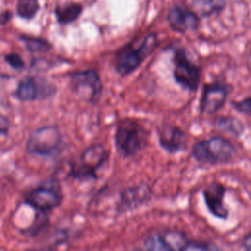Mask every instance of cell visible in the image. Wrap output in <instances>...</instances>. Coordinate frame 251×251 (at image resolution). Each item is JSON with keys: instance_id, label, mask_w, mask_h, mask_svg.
<instances>
[{"instance_id": "obj_1", "label": "cell", "mask_w": 251, "mask_h": 251, "mask_svg": "<svg viewBox=\"0 0 251 251\" xmlns=\"http://www.w3.org/2000/svg\"><path fill=\"white\" fill-rule=\"evenodd\" d=\"M158 45L159 38L156 32L146 34L138 44L135 40L125 44L114 56L115 72L122 77L129 75L141 66Z\"/></svg>"}, {"instance_id": "obj_2", "label": "cell", "mask_w": 251, "mask_h": 251, "mask_svg": "<svg viewBox=\"0 0 251 251\" xmlns=\"http://www.w3.org/2000/svg\"><path fill=\"white\" fill-rule=\"evenodd\" d=\"M150 131L134 119L121 120L115 130L114 142L117 153L125 159L135 157L148 144Z\"/></svg>"}, {"instance_id": "obj_3", "label": "cell", "mask_w": 251, "mask_h": 251, "mask_svg": "<svg viewBox=\"0 0 251 251\" xmlns=\"http://www.w3.org/2000/svg\"><path fill=\"white\" fill-rule=\"evenodd\" d=\"M109 159V150L102 143H93L70 162L68 176L77 181H94L98 179V172L108 164Z\"/></svg>"}, {"instance_id": "obj_4", "label": "cell", "mask_w": 251, "mask_h": 251, "mask_svg": "<svg viewBox=\"0 0 251 251\" xmlns=\"http://www.w3.org/2000/svg\"><path fill=\"white\" fill-rule=\"evenodd\" d=\"M191 155L202 165H225L234 160L237 155L236 146L223 136H213L195 142L191 148Z\"/></svg>"}, {"instance_id": "obj_5", "label": "cell", "mask_w": 251, "mask_h": 251, "mask_svg": "<svg viewBox=\"0 0 251 251\" xmlns=\"http://www.w3.org/2000/svg\"><path fill=\"white\" fill-rule=\"evenodd\" d=\"M63 199L64 194L60 181L51 178L28 190L25 195L24 202L36 212L49 214L61 206Z\"/></svg>"}, {"instance_id": "obj_6", "label": "cell", "mask_w": 251, "mask_h": 251, "mask_svg": "<svg viewBox=\"0 0 251 251\" xmlns=\"http://www.w3.org/2000/svg\"><path fill=\"white\" fill-rule=\"evenodd\" d=\"M63 134L56 126H43L36 128L26 142V152L44 158H54L63 150Z\"/></svg>"}, {"instance_id": "obj_7", "label": "cell", "mask_w": 251, "mask_h": 251, "mask_svg": "<svg viewBox=\"0 0 251 251\" xmlns=\"http://www.w3.org/2000/svg\"><path fill=\"white\" fill-rule=\"evenodd\" d=\"M172 63L175 81L182 88L196 92L200 85L202 71L198 65L190 60L183 47L179 46L174 49Z\"/></svg>"}, {"instance_id": "obj_8", "label": "cell", "mask_w": 251, "mask_h": 251, "mask_svg": "<svg viewBox=\"0 0 251 251\" xmlns=\"http://www.w3.org/2000/svg\"><path fill=\"white\" fill-rule=\"evenodd\" d=\"M69 86L80 99L95 104L103 92V83L99 74L93 70L75 71L69 75Z\"/></svg>"}, {"instance_id": "obj_9", "label": "cell", "mask_w": 251, "mask_h": 251, "mask_svg": "<svg viewBox=\"0 0 251 251\" xmlns=\"http://www.w3.org/2000/svg\"><path fill=\"white\" fill-rule=\"evenodd\" d=\"M56 92V85L45 77L26 75L18 82L13 95L22 102H32L52 97Z\"/></svg>"}, {"instance_id": "obj_10", "label": "cell", "mask_w": 251, "mask_h": 251, "mask_svg": "<svg viewBox=\"0 0 251 251\" xmlns=\"http://www.w3.org/2000/svg\"><path fill=\"white\" fill-rule=\"evenodd\" d=\"M232 90L231 84L221 80L204 84L199 103L200 112L207 115L217 113L225 106Z\"/></svg>"}, {"instance_id": "obj_11", "label": "cell", "mask_w": 251, "mask_h": 251, "mask_svg": "<svg viewBox=\"0 0 251 251\" xmlns=\"http://www.w3.org/2000/svg\"><path fill=\"white\" fill-rule=\"evenodd\" d=\"M153 190L145 182L125 188L120 192L119 202L116 207L118 215L134 211L147 204L152 198Z\"/></svg>"}, {"instance_id": "obj_12", "label": "cell", "mask_w": 251, "mask_h": 251, "mask_svg": "<svg viewBox=\"0 0 251 251\" xmlns=\"http://www.w3.org/2000/svg\"><path fill=\"white\" fill-rule=\"evenodd\" d=\"M188 239L186 234L180 230L168 229L148 235L143 242V247L147 250L179 251L184 250Z\"/></svg>"}, {"instance_id": "obj_13", "label": "cell", "mask_w": 251, "mask_h": 251, "mask_svg": "<svg viewBox=\"0 0 251 251\" xmlns=\"http://www.w3.org/2000/svg\"><path fill=\"white\" fill-rule=\"evenodd\" d=\"M156 131L160 146L169 154L187 150L188 135L182 128L171 124H162L156 127Z\"/></svg>"}, {"instance_id": "obj_14", "label": "cell", "mask_w": 251, "mask_h": 251, "mask_svg": "<svg viewBox=\"0 0 251 251\" xmlns=\"http://www.w3.org/2000/svg\"><path fill=\"white\" fill-rule=\"evenodd\" d=\"M167 21L171 28L179 33L195 31L200 25V20L196 13L181 4L171 7L167 15Z\"/></svg>"}, {"instance_id": "obj_15", "label": "cell", "mask_w": 251, "mask_h": 251, "mask_svg": "<svg viewBox=\"0 0 251 251\" xmlns=\"http://www.w3.org/2000/svg\"><path fill=\"white\" fill-rule=\"evenodd\" d=\"M202 193L209 213L217 219L227 220L229 210L225 205L226 187L219 181H213L203 189Z\"/></svg>"}, {"instance_id": "obj_16", "label": "cell", "mask_w": 251, "mask_h": 251, "mask_svg": "<svg viewBox=\"0 0 251 251\" xmlns=\"http://www.w3.org/2000/svg\"><path fill=\"white\" fill-rule=\"evenodd\" d=\"M215 126L221 131L239 137L245 130L244 124L237 118L231 116H220L215 121Z\"/></svg>"}, {"instance_id": "obj_17", "label": "cell", "mask_w": 251, "mask_h": 251, "mask_svg": "<svg viewBox=\"0 0 251 251\" xmlns=\"http://www.w3.org/2000/svg\"><path fill=\"white\" fill-rule=\"evenodd\" d=\"M82 6L77 3H68L55 9V16L59 24L68 25L76 21L82 13Z\"/></svg>"}, {"instance_id": "obj_18", "label": "cell", "mask_w": 251, "mask_h": 251, "mask_svg": "<svg viewBox=\"0 0 251 251\" xmlns=\"http://www.w3.org/2000/svg\"><path fill=\"white\" fill-rule=\"evenodd\" d=\"M20 40L31 53H46L52 49V44L48 40L41 37L21 35Z\"/></svg>"}, {"instance_id": "obj_19", "label": "cell", "mask_w": 251, "mask_h": 251, "mask_svg": "<svg viewBox=\"0 0 251 251\" xmlns=\"http://www.w3.org/2000/svg\"><path fill=\"white\" fill-rule=\"evenodd\" d=\"M192 3L203 17H208L220 12L225 6L226 0H192Z\"/></svg>"}, {"instance_id": "obj_20", "label": "cell", "mask_w": 251, "mask_h": 251, "mask_svg": "<svg viewBox=\"0 0 251 251\" xmlns=\"http://www.w3.org/2000/svg\"><path fill=\"white\" fill-rule=\"evenodd\" d=\"M39 10L38 0H19L16 11L20 18L25 20H31L35 17Z\"/></svg>"}, {"instance_id": "obj_21", "label": "cell", "mask_w": 251, "mask_h": 251, "mask_svg": "<svg viewBox=\"0 0 251 251\" xmlns=\"http://www.w3.org/2000/svg\"><path fill=\"white\" fill-rule=\"evenodd\" d=\"M48 226V214L36 212L35 218L32 224L25 229L23 230V233L28 236H37L46 226Z\"/></svg>"}, {"instance_id": "obj_22", "label": "cell", "mask_w": 251, "mask_h": 251, "mask_svg": "<svg viewBox=\"0 0 251 251\" xmlns=\"http://www.w3.org/2000/svg\"><path fill=\"white\" fill-rule=\"evenodd\" d=\"M4 60L14 70L22 71L25 68V61L23 60L21 55H19L18 53H8V54L4 55Z\"/></svg>"}, {"instance_id": "obj_23", "label": "cell", "mask_w": 251, "mask_h": 251, "mask_svg": "<svg viewBox=\"0 0 251 251\" xmlns=\"http://www.w3.org/2000/svg\"><path fill=\"white\" fill-rule=\"evenodd\" d=\"M213 249H219V248L206 241L191 240V239H188L184 247V250H213Z\"/></svg>"}, {"instance_id": "obj_24", "label": "cell", "mask_w": 251, "mask_h": 251, "mask_svg": "<svg viewBox=\"0 0 251 251\" xmlns=\"http://www.w3.org/2000/svg\"><path fill=\"white\" fill-rule=\"evenodd\" d=\"M250 104H251V101H250V96H247L245 97L244 99L240 100V101H231L230 105L231 107L238 113H241L243 115H246V116H250Z\"/></svg>"}, {"instance_id": "obj_25", "label": "cell", "mask_w": 251, "mask_h": 251, "mask_svg": "<svg viewBox=\"0 0 251 251\" xmlns=\"http://www.w3.org/2000/svg\"><path fill=\"white\" fill-rule=\"evenodd\" d=\"M11 121L5 115L0 113V135H7L11 128Z\"/></svg>"}, {"instance_id": "obj_26", "label": "cell", "mask_w": 251, "mask_h": 251, "mask_svg": "<svg viewBox=\"0 0 251 251\" xmlns=\"http://www.w3.org/2000/svg\"><path fill=\"white\" fill-rule=\"evenodd\" d=\"M243 239L245 240V242L242 243V247L246 250H250V234L248 233Z\"/></svg>"}, {"instance_id": "obj_27", "label": "cell", "mask_w": 251, "mask_h": 251, "mask_svg": "<svg viewBox=\"0 0 251 251\" xmlns=\"http://www.w3.org/2000/svg\"><path fill=\"white\" fill-rule=\"evenodd\" d=\"M11 18V15L10 13H4L2 15H0V25L2 24H5L6 22H8Z\"/></svg>"}]
</instances>
